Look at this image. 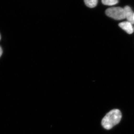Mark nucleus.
Listing matches in <instances>:
<instances>
[{
  "label": "nucleus",
  "mask_w": 134,
  "mask_h": 134,
  "mask_svg": "<svg viewBox=\"0 0 134 134\" xmlns=\"http://www.w3.org/2000/svg\"><path fill=\"white\" fill-rule=\"evenodd\" d=\"M125 11V17L128 21L132 24H134V13L131 8L128 6H126L124 8Z\"/></svg>",
  "instance_id": "7ed1b4c3"
},
{
  "label": "nucleus",
  "mask_w": 134,
  "mask_h": 134,
  "mask_svg": "<svg viewBox=\"0 0 134 134\" xmlns=\"http://www.w3.org/2000/svg\"><path fill=\"white\" fill-rule=\"evenodd\" d=\"M102 2L104 5L113 6L118 3V0H102Z\"/></svg>",
  "instance_id": "423d86ee"
},
{
  "label": "nucleus",
  "mask_w": 134,
  "mask_h": 134,
  "mask_svg": "<svg viewBox=\"0 0 134 134\" xmlns=\"http://www.w3.org/2000/svg\"><path fill=\"white\" fill-rule=\"evenodd\" d=\"M119 26L129 34H132L133 32L134 29L132 24L128 21L120 23Z\"/></svg>",
  "instance_id": "20e7f679"
},
{
  "label": "nucleus",
  "mask_w": 134,
  "mask_h": 134,
  "mask_svg": "<svg viewBox=\"0 0 134 134\" xmlns=\"http://www.w3.org/2000/svg\"><path fill=\"white\" fill-rule=\"evenodd\" d=\"M107 15L115 20H122L126 18L124 8L119 7L109 8L106 10Z\"/></svg>",
  "instance_id": "f03ea898"
},
{
  "label": "nucleus",
  "mask_w": 134,
  "mask_h": 134,
  "mask_svg": "<svg viewBox=\"0 0 134 134\" xmlns=\"http://www.w3.org/2000/svg\"></svg>",
  "instance_id": "1a4fd4ad"
},
{
  "label": "nucleus",
  "mask_w": 134,
  "mask_h": 134,
  "mask_svg": "<svg viewBox=\"0 0 134 134\" xmlns=\"http://www.w3.org/2000/svg\"><path fill=\"white\" fill-rule=\"evenodd\" d=\"M85 5L90 8L95 7L97 5L98 0H84Z\"/></svg>",
  "instance_id": "39448f33"
},
{
  "label": "nucleus",
  "mask_w": 134,
  "mask_h": 134,
  "mask_svg": "<svg viewBox=\"0 0 134 134\" xmlns=\"http://www.w3.org/2000/svg\"><path fill=\"white\" fill-rule=\"evenodd\" d=\"M122 118L120 111L118 109L111 110L103 118L102 125L106 129L109 130L119 123Z\"/></svg>",
  "instance_id": "f257e3e1"
},
{
  "label": "nucleus",
  "mask_w": 134,
  "mask_h": 134,
  "mask_svg": "<svg viewBox=\"0 0 134 134\" xmlns=\"http://www.w3.org/2000/svg\"><path fill=\"white\" fill-rule=\"evenodd\" d=\"M3 53V51L2 48L1 47H0V57H1Z\"/></svg>",
  "instance_id": "0eeeda50"
},
{
  "label": "nucleus",
  "mask_w": 134,
  "mask_h": 134,
  "mask_svg": "<svg viewBox=\"0 0 134 134\" xmlns=\"http://www.w3.org/2000/svg\"><path fill=\"white\" fill-rule=\"evenodd\" d=\"M1 35H0V40H1Z\"/></svg>",
  "instance_id": "6e6552de"
}]
</instances>
